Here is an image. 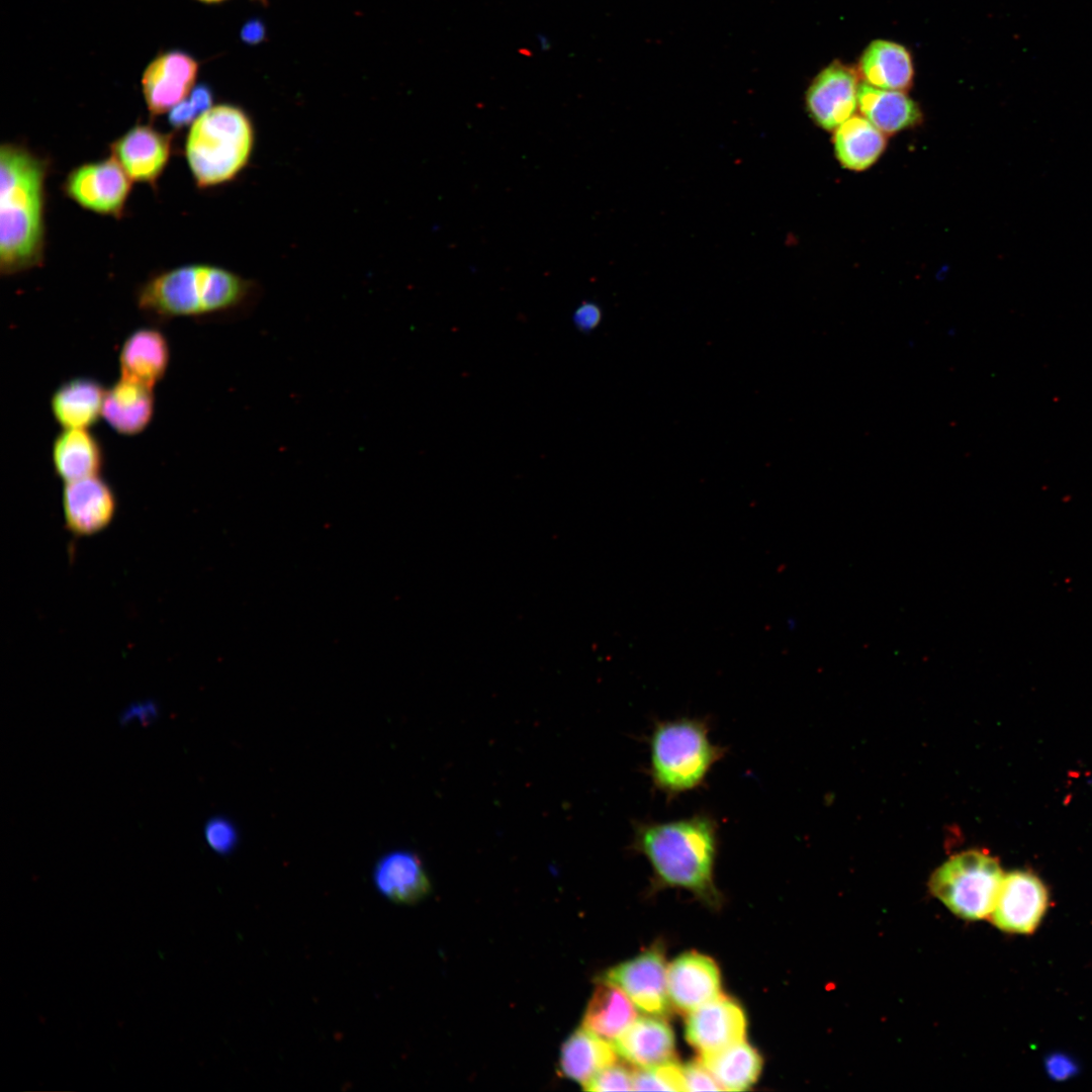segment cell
Segmentation results:
<instances>
[{
    "label": "cell",
    "mask_w": 1092,
    "mask_h": 1092,
    "mask_svg": "<svg viewBox=\"0 0 1092 1092\" xmlns=\"http://www.w3.org/2000/svg\"><path fill=\"white\" fill-rule=\"evenodd\" d=\"M51 161L24 144L0 147V274L42 266L46 251V181Z\"/></svg>",
    "instance_id": "obj_1"
},
{
    "label": "cell",
    "mask_w": 1092,
    "mask_h": 1092,
    "mask_svg": "<svg viewBox=\"0 0 1092 1092\" xmlns=\"http://www.w3.org/2000/svg\"><path fill=\"white\" fill-rule=\"evenodd\" d=\"M261 294L259 284L228 268L191 263L150 275L136 290L138 309L153 322L174 318L236 317L249 314Z\"/></svg>",
    "instance_id": "obj_2"
},
{
    "label": "cell",
    "mask_w": 1092,
    "mask_h": 1092,
    "mask_svg": "<svg viewBox=\"0 0 1092 1092\" xmlns=\"http://www.w3.org/2000/svg\"><path fill=\"white\" fill-rule=\"evenodd\" d=\"M719 824L707 812L669 821H635L631 849L649 861L660 884L697 893L713 889Z\"/></svg>",
    "instance_id": "obj_3"
},
{
    "label": "cell",
    "mask_w": 1092,
    "mask_h": 1092,
    "mask_svg": "<svg viewBox=\"0 0 1092 1092\" xmlns=\"http://www.w3.org/2000/svg\"><path fill=\"white\" fill-rule=\"evenodd\" d=\"M256 145L251 115L233 103L213 104L189 126L184 156L197 188L223 186L249 166Z\"/></svg>",
    "instance_id": "obj_4"
},
{
    "label": "cell",
    "mask_w": 1092,
    "mask_h": 1092,
    "mask_svg": "<svg viewBox=\"0 0 1092 1092\" xmlns=\"http://www.w3.org/2000/svg\"><path fill=\"white\" fill-rule=\"evenodd\" d=\"M647 774L655 791L672 801L706 784L726 748L710 738V726L701 718L657 720L648 736Z\"/></svg>",
    "instance_id": "obj_5"
},
{
    "label": "cell",
    "mask_w": 1092,
    "mask_h": 1092,
    "mask_svg": "<svg viewBox=\"0 0 1092 1092\" xmlns=\"http://www.w3.org/2000/svg\"><path fill=\"white\" fill-rule=\"evenodd\" d=\"M1003 876L998 860L980 850L960 852L930 877V892L952 913L979 920L995 907Z\"/></svg>",
    "instance_id": "obj_6"
},
{
    "label": "cell",
    "mask_w": 1092,
    "mask_h": 1092,
    "mask_svg": "<svg viewBox=\"0 0 1092 1092\" xmlns=\"http://www.w3.org/2000/svg\"><path fill=\"white\" fill-rule=\"evenodd\" d=\"M131 187V179L111 156L74 167L61 185L64 195L81 208L116 219L124 215Z\"/></svg>",
    "instance_id": "obj_7"
},
{
    "label": "cell",
    "mask_w": 1092,
    "mask_h": 1092,
    "mask_svg": "<svg viewBox=\"0 0 1092 1092\" xmlns=\"http://www.w3.org/2000/svg\"><path fill=\"white\" fill-rule=\"evenodd\" d=\"M174 134L136 122L109 144L110 156L132 182L157 189L173 153Z\"/></svg>",
    "instance_id": "obj_8"
},
{
    "label": "cell",
    "mask_w": 1092,
    "mask_h": 1092,
    "mask_svg": "<svg viewBox=\"0 0 1092 1092\" xmlns=\"http://www.w3.org/2000/svg\"><path fill=\"white\" fill-rule=\"evenodd\" d=\"M858 88L855 69L837 61L831 63L813 79L806 92L810 118L820 128L834 131L854 115Z\"/></svg>",
    "instance_id": "obj_9"
},
{
    "label": "cell",
    "mask_w": 1092,
    "mask_h": 1092,
    "mask_svg": "<svg viewBox=\"0 0 1092 1092\" xmlns=\"http://www.w3.org/2000/svg\"><path fill=\"white\" fill-rule=\"evenodd\" d=\"M199 64L180 50L157 55L146 67L141 86L152 117L168 113L185 99L195 86Z\"/></svg>",
    "instance_id": "obj_10"
},
{
    "label": "cell",
    "mask_w": 1092,
    "mask_h": 1092,
    "mask_svg": "<svg viewBox=\"0 0 1092 1092\" xmlns=\"http://www.w3.org/2000/svg\"><path fill=\"white\" fill-rule=\"evenodd\" d=\"M605 980L621 988L635 1006L652 1015L668 1013L667 967L662 951L652 947L611 968Z\"/></svg>",
    "instance_id": "obj_11"
},
{
    "label": "cell",
    "mask_w": 1092,
    "mask_h": 1092,
    "mask_svg": "<svg viewBox=\"0 0 1092 1092\" xmlns=\"http://www.w3.org/2000/svg\"><path fill=\"white\" fill-rule=\"evenodd\" d=\"M1048 904V891L1036 876L1012 872L1002 879L992 921L1006 932L1031 933L1041 921Z\"/></svg>",
    "instance_id": "obj_12"
},
{
    "label": "cell",
    "mask_w": 1092,
    "mask_h": 1092,
    "mask_svg": "<svg viewBox=\"0 0 1092 1092\" xmlns=\"http://www.w3.org/2000/svg\"><path fill=\"white\" fill-rule=\"evenodd\" d=\"M116 508V495L100 475L65 483V523L76 536H89L105 529L113 520Z\"/></svg>",
    "instance_id": "obj_13"
},
{
    "label": "cell",
    "mask_w": 1092,
    "mask_h": 1092,
    "mask_svg": "<svg viewBox=\"0 0 1092 1092\" xmlns=\"http://www.w3.org/2000/svg\"><path fill=\"white\" fill-rule=\"evenodd\" d=\"M745 1029L741 1007L719 995L690 1012L686 1037L701 1055L711 1054L744 1040Z\"/></svg>",
    "instance_id": "obj_14"
},
{
    "label": "cell",
    "mask_w": 1092,
    "mask_h": 1092,
    "mask_svg": "<svg viewBox=\"0 0 1092 1092\" xmlns=\"http://www.w3.org/2000/svg\"><path fill=\"white\" fill-rule=\"evenodd\" d=\"M670 1002L680 1011L692 1012L720 995V973L707 956L690 951L667 967Z\"/></svg>",
    "instance_id": "obj_15"
},
{
    "label": "cell",
    "mask_w": 1092,
    "mask_h": 1092,
    "mask_svg": "<svg viewBox=\"0 0 1092 1092\" xmlns=\"http://www.w3.org/2000/svg\"><path fill=\"white\" fill-rule=\"evenodd\" d=\"M171 349L165 334L142 327L124 339L118 354L120 377L154 388L167 373Z\"/></svg>",
    "instance_id": "obj_16"
},
{
    "label": "cell",
    "mask_w": 1092,
    "mask_h": 1092,
    "mask_svg": "<svg viewBox=\"0 0 1092 1092\" xmlns=\"http://www.w3.org/2000/svg\"><path fill=\"white\" fill-rule=\"evenodd\" d=\"M373 882L382 896L397 904H415L431 890L421 858L410 850L381 856L373 869Z\"/></svg>",
    "instance_id": "obj_17"
},
{
    "label": "cell",
    "mask_w": 1092,
    "mask_h": 1092,
    "mask_svg": "<svg viewBox=\"0 0 1092 1092\" xmlns=\"http://www.w3.org/2000/svg\"><path fill=\"white\" fill-rule=\"evenodd\" d=\"M154 388L120 377L106 388L102 418L117 434L132 437L143 433L155 414Z\"/></svg>",
    "instance_id": "obj_18"
},
{
    "label": "cell",
    "mask_w": 1092,
    "mask_h": 1092,
    "mask_svg": "<svg viewBox=\"0 0 1092 1092\" xmlns=\"http://www.w3.org/2000/svg\"><path fill=\"white\" fill-rule=\"evenodd\" d=\"M106 388L96 379L78 376L52 393L50 408L62 429H90L102 418Z\"/></svg>",
    "instance_id": "obj_19"
},
{
    "label": "cell",
    "mask_w": 1092,
    "mask_h": 1092,
    "mask_svg": "<svg viewBox=\"0 0 1092 1092\" xmlns=\"http://www.w3.org/2000/svg\"><path fill=\"white\" fill-rule=\"evenodd\" d=\"M613 1044L618 1055L638 1068L655 1067L674 1057L672 1029L654 1017L636 1018Z\"/></svg>",
    "instance_id": "obj_20"
},
{
    "label": "cell",
    "mask_w": 1092,
    "mask_h": 1092,
    "mask_svg": "<svg viewBox=\"0 0 1092 1092\" xmlns=\"http://www.w3.org/2000/svg\"><path fill=\"white\" fill-rule=\"evenodd\" d=\"M54 470L65 483L100 475L104 451L89 429H62L51 447Z\"/></svg>",
    "instance_id": "obj_21"
},
{
    "label": "cell",
    "mask_w": 1092,
    "mask_h": 1092,
    "mask_svg": "<svg viewBox=\"0 0 1092 1092\" xmlns=\"http://www.w3.org/2000/svg\"><path fill=\"white\" fill-rule=\"evenodd\" d=\"M856 71L864 83L880 89L905 92L913 83L909 51L890 40L872 41L860 56Z\"/></svg>",
    "instance_id": "obj_22"
},
{
    "label": "cell",
    "mask_w": 1092,
    "mask_h": 1092,
    "mask_svg": "<svg viewBox=\"0 0 1092 1092\" xmlns=\"http://www.w3.org/2000/svg\"><path fill=\"white\" fill-rule=\"evenodd\" d=\"M857 109L885 135H893L922 121L919 106L903 91L859 84Z\"/></svg>",
    "instance_id": "obj_23"
},
{
    "label": "cell",
    "mask_w": 1092,
    "mask_h": 1092,
    "mask_svg": "<svg viewBox=\"0 0 1092 1092\" xmlns=\"http://www.w3.org/2000/svg\"><path fill=\"white\" fill-rule=\"evenodd\" d=\"M637 1018L635 1004L617 985L602 979L582 1016V1027L614 1041Z\"/></svg>",
    "instance_id": "obj_24"
},
{
    "label": "cell",
    "mask_w": 1092,
    "mask_h": 1092,
    "mask_svg": "<svg viewBox=\"0 0 1092 1092\" xmlns=\"http://www.w3.org/2000/svg\"><path fill=\"white\" fill-rule=\"evenodd\" d=\"M616 1061L617 1052L612 1042L580 1027L563 1042L559 1068L566 1078L584 1086Z\"/></svg>",
    "instance_id": "obj_25"
},
{
    "label": "cell",
    "mask_w": 1092,
    "mask_h": 1092,
    "mask_svg": "<svg viewBox=\"0 0 1092 1092\" xmlns=\"http://www.w3.org/2000/svg\"><path fill=\"white\" fill-rule=\"evenodd\" d=\"M887 135L862 115H852L833 134L834 154L840 165L850 171L872 167L887 146Z\"/></svg>",
    "instance_id": "obj_26"
},
{
    "label": "cell",
    "mask_w": 1092,
    "mask_h": 1092,
    "mask_svg": "<svg viewBox=\"0 0 1092 1092\" xmlns=\"http://www.w3.org/2000/svg\"><path fill=\"white\" fill-rule=\"evenodd\" d=\"M700 1061L713 1075L721 1090L744 1091L758 1078L762 1061L744 1040L721 1051L703 1054Z\"/></svg>",
    "instance_id": "obj_27"
},
{
    "label": "cell",
    "mask_w": 1092,
    "mask_h": 1092,
    "mask_svg": "<svg viewBox=\"0 0 1092 1092\" xmlns=\"http://www.w3.org/2000/svg\"><path fill=\"white\" fill-rule=\"evenodd\" d=\"M633 1090L687 1091L682 1067L670 1061L633 1073Z\"/></svg>",
    "instance_id": "obj_28"
},
{
    "label": "cell",
    "mask_w": 1092,
    "mask_h": 1092,
    "mask_svg": "<svg viewBox=\"0 0 1092 1092\" xmlns=\"http://www.w3.org/2000/svg\"><path fill=\"white\" fill-rule=\"evenodd\" d=\"M203 838L212 851L218 854H228L238 842V832L228 818L215 816L209 818L205 823Z\"/></svg>",
    "instance_id": "obj_29"
},
{
    "label": "cell",
    "mask_w": 1092,
    "mask_h": 1092,
    "mask_svg": "<svg viewBox=\"0 0 1092 1092\" xmlns=\"http://www.w3.org/2000/svg\"><path fill=\"white\" fill-rule=\"evenodd\" d=\"M583 1089L594 1092L633 1090V1073L621 1064H613L599 1072Z\"/></svg>",
    "instance_id": "obj_30"
},
{
    "label": "cell",
    "mask_w": 1092,
    "mask_h": 1092,
    "mask_svg": "<svg viewBox=\"0 0 1092 1092\" xmlns=\"http://www.w3.org/2000/svg\"><path fill=\"white\" fill-rule=\"evenodd\" d=\"M687 1091H718L721 1087L699 1060L682 1067Z\"/></svg>",
    "instance_id": "obj_31"
},
{
    "label": "cell",
    "mask_w": 1092,
    "mask_h": 1092,
    "mask_svg": "<svg viewBox=\"0 0 1092 1092\" xmlns=\"http://www.w3.org/2000/svg\"><path fill=\"white\" fill-rule=\"evenodd\" d=\"M159 707L152 700L138 701L129 704L120 715V721L124 725L147 726L157 720Z\"/></svg>",
    "instance_id": "obj_32"
},
{
    "label": "cell",
    "mask_w": 1092,
    "mask_h": 1092,
    "mask_svg": "<svg viewBox=\"0 0 1092 1092\" xmlns=\"http://www.w3.org/2000/svg\"><path fill=\"white\" fill-rule=\"evenodd\" d=\"M602 316V309L597 303L583 301L575 308L572 320L579 332L588 333L600 325Z\"/></svg>",
    "instance_id": "obj_33"
},
{
    "label": "cell",
    "mask_w": 1092,
    "mask_h": 1092,
    "mask_svg": "<svg viewBox=\"0 0 1092 1092\" xmlns=\"http://www.w3.org/2000/svg\"><path fill=\"white\" fill-rule=\"evenodd\" d=\"M198 116L200 114L187 96L168 112V122L175 130H179L190 126Z\"/></svg>",
    "instance_id": "obj_34"
},
{
    "label": "cell",
    "mask_w": 1092,
    "mask_h": 1092,
    "mask_svg": "<svg viewBox=\"0 0 1092 1092\" xmlns=\"http://www.w3.org/2000/svg\"><path fill=\"white\" fill-rule=\"evenodd\" d=\"M1050 1076L1057 1080L1067 1079L1076 1072V1064L1063 1055H1053L1046 1061Z\"/></svg>",
    "instance_id": "obj_35"
},
{
    "label": "cell",
    "mask_w": 1092,
    "mask_h": 1092,
    "mask_svg": "<svg viewBox=\"0 0 1092 1092\" xmlns=\"http://www.w3.org/2000/svg\"><path fill=\"white\" fill-rule=\"evenodd\" d=\"M188 98L200 115L213 105L212 90L205 84L195 85Z\"/></svg>",
    "instance_id": "obj_36"
},
{
    "label": "cell",
    "mask_w": 1092,
    "mask_h": 1092,
    "mask_svg": "<svg viewBox=\"0 0 1092 1092\" xmlns=\"http://www.w3.org/2000/svg\"><path fill=\"white\" fill-rule=\"evenodd\" d=\"M264 35V28L259 22L247 23L242 29V38L250 43L258 42Z\"/></svg>",
    "instance_id": "obj_37"
},
{
    "label": "cell",
    "mask_w": 1092,
    "mask_h": 1092,
    "mask_svg": "<svg viewBox=\"0 0 1092 1092\" xmlns=\"http://www.w3.org/2000/svg\"><path fill=\"white\" fill-rule=\"evenodd\" d=\"M197 1H199L201 3H204V4H219V3H222V2H224L226 0H197Z\"/></svg>",
    "instance_id": "obj_38"
},
{
    "label": "cell",
    "mask_w": 1092,
    "mask_h": 1092,
    "mask_svg": "<svg viewBox=\"0 0 1092 1092\" xmlns=\"http://www.w3.org/2000/svg\"><path fill=\"white\" fill-rule=\"evenodd\" d=\"M253 1H257V2H266L267 0H253Z\"/></svg>",
    "instance_id": "obj_39"
}]
</instances>
